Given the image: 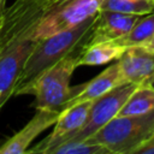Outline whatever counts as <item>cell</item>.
Listing matches in <instances>:
<instances>
[{
    "label": "cell",
    "mask_w": 154,
    "mask_h": 154,
    "mask_svg": "<svg viewBox=\"0 0 154 154\" xmlns=\"http://www.w3.org/2000/svg\"><path fill=\"white\" fill-rule=\"evenodd\" d=\"M95 16H91L78 25L51 35L37 41L29 54L20 75L13 88L12 95H25L30 85L49 67L66 57L78 45L89 38Z\"/></svg>",
    "instance_id": "cell-1"
},
{
    "label": "cell",
    "mask_w": 154,
    "mask_h": 154,
    "mask_svg": "<svg viewBox=\"0 0 154 154\" xmlns=\"http://www.w3.org/2000/svg\"><path fill=\"white\" fill-rule=\"evenodd\" d=\"M154 135V109L137 116H116L87 140L106 147L111 154H135Z\"/></svg>",
    "instance_id": "cell-2"
},
{
    "label": "cell",
    "mask_w": 154,
    "mask_h": 154,
    "mask_svg": "<svg viewBox=\"0 0 154 154\" xmlns=\"http://www.w3.org/2000/svg\"><path fill=\"white\" fill-rule=\"evenodd\" d=\"M88 40L78 45L66 57L46 70L30 85L26 94L35 96L32 107L36 109L43 108L60 111L61 106L69 99L71 91L70 82L75 70L78 67L79 54L88 43Z\"/></svg>",
    "instance_id": "cell-3"
},
{
    "label": "cell",
    "mask_w": 154,
    "mask_h": 154,
    "mask_svg": "<svg viewBox=\"0 0 154 154\" xmlns=\"http://www.w3.org/2000/svg\"><path fill=\"white\" fill-rule=\"evenodd\" d=\"M137 87L138 85L135 83H122L100 97L93 100L84 124L76 134L69 138L87 140L97 132L109 120L118 116L120 108Z\"/></svg>",
    "instance_id": "cell-4"
},
{
    "label": "cell",
    "mask_w": 154,
    "mask_h": 154,
    "mask_svg": "<svg viewBox=\"0 0 154 154\" xmlns=\"http://www.w3.org/2000/svg\"><path fill=\"white\" fill-rule=\"evenodd\" d=\"M101 0H73L45 13L34 31V38L41 40L60 31L69 30L100 10Z\"/></svg>",
    "instance_id": "cell-5"
},
{
    "label": "cell",
    "mask_w": 154,
    "mask_h": 154,
    "mask_svg": "<svg viewBox=\"0 0 154 154\" xmlns=\"http://www.w3.org/2000/svg\"><path fill=\"white\" fill-rule=\"evenodd\" d=\"M93 101H83L75 106L60 111V114L54 123V129L46 138H43L34 148H29L28 153H43L48 154L52 148L71 137L84 124L89 108Z\"/></svg>",
    "instance_id": "cell-6"
},
{
    "label": "cell",
    "mask_w": 154,
    "mask_h": 154,
    "mask_svg": "<svg viewBox=\"0 0 154 154\" xmlns=\"http://www.w3.org/2000/svg\"><path fill=\"white\" fill-rule=\"evenodd\" d=\"M60 111L57 109H36L32 118L4 144L0 146V154H23L28 153L31 142L46 129L54 125Z\"/></svg>",
    "instance_id": "cell-7"
},
{
    "label": "cell",
    "mask_w": 154,
    "mask_h": 154,
    "mask_svg": "<svg viewBox=\"0 0 154 154\" xmlns=\"http://www.w3.org/2000/svg\"><path fill=\"white\" fill-rule=\"evenodd\" d=\"M117 63L125 83L146 85L154 77V52H149L141 46L126 48Z\"/></svg>",
    "instance_id": "cell-8"
},
{
    "label": "cell",
    "mask_w": 154,
    "mask_h": 154,
    "mask_svg": "<svg viewBox=\"0 0 154 154\" xmlns=\"http://www.w3.org/2000/svg\"><path fill=\"white\" fill-rule=\"evenodd\" d=\"M122 83H125V82L123 81L118 63L116 61L111 66L106 67L101 73H99L93 79H90L83 84L71 87L69 99L61 106L60 111H63L67 107L75 106L83 101H93Z\"/></svg>",
    "instance_id": "cell-9"
},
{
    "label": "cell",
    "mask_w": 154,
    "mask_h": 154,
    "mask_svg": "<svg viewBox=\"0 0 154 154\" xmlns=\"http://www.w3.org/2000/svg\"><path fill=\"white\" fill-rule=\"evenodd\" d=\"M138 14L122 13L109 10H99L87 45L113 41L125 35L140 19Z\"/></svg>",
    "instance_id": "cell-10"
},
{
    "label": "cell",
    "mask_w": 154,
    "mask_h": 154,
    "mask_svg": "<svg viewBox=\"0 0 154 154\" xmlns=\"http://www.w3.org/2000/svg\"><path fill=\"white\" fill-rule=\"evenodd\" d=\"M125 47L113 41L85 45L78 58V67L83 65H103L112 60H118L125 52Z\"/></svg>",
    "instance_id": "cell-11"
},
{
    "label": "cell",
    "mask_w": 154,
    "mask_h": 154,
    "mask_svg": "<svg viewBox=\"0 0 154 154\" xmlns=\"http://www.w3.org/2000/svg\"><path fill=\"white\" fill-rule=\"evenodd\" d=\"M154 109V89L149 85H138L128 97L118 116L144 114Z\"/></svg>",
    "instance_id": "cell-12"
},
{
    "label": "cell",
    "mask_w": 154,
    "mask_h": 154,
    "mask_svg": "<svg viewBox=\"0 0 154 154\" xmlns=\"http://www.w3.org/2000/svg\"><path fill=\"white\" fill-rule=\"evenodd\" d=\"M154 34V12L144 14V17H140V19L134 24V26L123 36L113 42L129 48L132 46H140L144 43L147 40L152 37Z\"/></svg>",
    "instance_id": "cell-13"
},
{
    "label": "cell",
    "mask_w": 154,
    "mask_h": 154,
    "mask_svg": "<svg viewBox=\"0 0 154 154\" xmlns=\"http://www.w3.org/2000/svg\"><path fill=\"white\" fill-rule=\"evenodd\" d=\"M48 154H111L109 150L90 140L67 138L52 148Z\"/></svg>",
    "instance_id": "cell-14"
},
{
    "label": "cell",
    "mask_w": 154,
    "mask_h": 154,
    "mask_svg": "<svg viewBox=\"0 0 154 154\" xmlns=\"http://www.w3.org/2000/svg\"><path fill=\"white\" fill-rule=\"evenodd\" d=\"M100 10L144 16L154 12V0H101Z\"/></svg>",
    "instance_id": "cell-15"
},
{
    "label": "cell",
    "mask_w": 154,
    "mask_h": 154,
    "mask_svg": "<svg viewBox=\"0 0 154 154\" xmlns=\"http://www.w3.org/2000/svg\"><path fill=\"white\" fill-rule=\"evenodd\" d=\"M71 1H73V0H41V4L45 7L46 12H48L53 8H58V7H60L63 5H66Z\"/></svg>",
    "instance_id": "cell-16"
},
{
    "label": "cell",
    "mask_w": 154,
    "mask_h": 154,
    "mask_svg": "<svg viewBox=\"0 0 154 154\" xmlns=\"http://www.w3.org/2000/svg\"><path fill=\"white\" fill-rule=\"evenodd\" d=\"M135 154H154V135L148 141H146L140 148H137Z\"/></svg>",
    "instance_id": "cell-17"
},
{
    "label": "cell",
    "mask_w": 154,
    "mask_h": 154,
    "mask_svg": "<svg viewBox=\"0 0 154 154\" xmlns=\"http://www.w3.org/2000/svg\"><path fill=\"white\" fill-rule=\"evenodd\" d=\"M141 47H143V48H146L147 51H149V52H154V34L152 35V37L149 38V40H147L144 43H142V45H140Z\"/></svg>",
    "instance_id": "cell-18"
},
{
    "label": "cell",
    "mask_w": 154,
    "mask_h": 154,
    "mask_svg": "<svg viewBox=\"0 0 154 154\" xmlns=\"http://www.w3.org/2000/svg\"><path fill=\"white\" fill-rule=\"evenodd\" d=\"M5 7H6V0H0V16H1Z\"/></svg>",
    "instance_id": "cell-19"
},
{
    "label": "cell",
    "mask_w": 154,
    "mask_h": 154,
    "mask_svg": "<svg viewBox=\"0 0 154 154\" xmlns=\"http://www.w3.org/2000/svg\"><path fill=\"white\" fill-rule=\"evenodd\" d=\"M149 85H150V87H152V88L154 89V77H153V79L150 81V83H149Z\"/></svg>",
    "instance_id": "cell-20"
},
{
    "label": "cell",
    "mask_w": 154,
    "mask_h": 154,
    "mask_svg": "<svg viewBox=\"0 0 154 154\" xmlns=\"http://www.w3.org/2000/svg\"><path fill=\"white\" fill-rule=\"evenodd\" d=\"M0 97H1V94H0Z\"/></svg>",
    "instance_id": "cell-21"
}]
</instances>
